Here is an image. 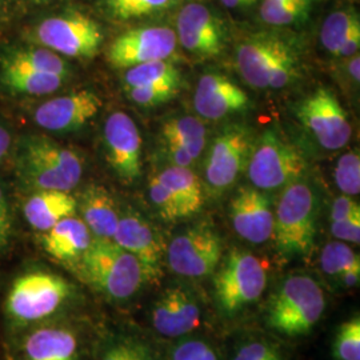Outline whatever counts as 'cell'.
<instances>
[{
  "instance_id": "cell-25",
  "label": "cell",
  "mask_w": 360,
  "mask_h": 360,
  "mask_svg": "<svg viewBox=\"0 0 360 360\" xmlns=\"http://www.w3.org/2000/svg\"><path fill=\"white\" fill-rule=\"evenodd\" d=\"M158 179L175 196L183 218L198 212L203 206L205 198L200 180L190 168L179 166L167 168L158 175Z\"/></svg>"
},
{
  "instance_id": "cell-19",
  "label": "cell",
  "mask_w": 360,
  "mask_h": 360,
  "mask_svg": "<svg viewBox=\"0 0 360 360\" xmlns=\"http://www.w3.org/2000/svg\"><path fill=\"white\" fill-rule=\"evenodd\" d=\"M231 221L238 235L260 245L272 238L274 210L264 193L254 188H242L232 199Z\"/></svg>"
},
{
  "instance_id": "cell-31",
  "label": "cell",
  "mask_w": 360,
  "mask_h": 360,
  "mask_svg": "<svg viewBox=\"0 0 360 360\" xmlns=\"http://www.w3.org/2000/svg\"><path fill=\"white\" fill-rule=\"evenodd\" d=\"M174 3L175 0H107V7L116 19L129 20L166 11Z\"/></svg>"
},
{
  "instance_id": "cell-49",
  "label": "cell",
  "mask_w": 360,
  "mask_h": 360,
  "mask_svg": "<svg viewBox=\"0 0 360 360\" xmlns=\"http://www.w3.org/2000/svg\"><path fill=\"white\" fill-rule=\"evenodd\" d=\"M255 0H221V3L229 7V8H236V7H242V6H250L252 4Z\"/></svg>"
},
{
  "instance_id": "cell-51",
  "label": "cell",
  "mask_w": 360,
  "mask_h": 360,
  "mask_svg": "<svg viewBox=\"0 0 360 360\" xmlns=\"http://www.w3.org/2000/svg\"><path fill=\"white\" fill-rule=\"evenodd\" d=\"M292 1H309L311 3V0H292Z\"/></svg>"
},
{
  "instance_id": "cell-6",
  "label": "cell",
  "mask_w": 360,
  "mask_h": 360,
  "mask_svg": "<svg viewBox=\"0 0 360 360\" xmlns=\"http://www.w3.org/2000/svg\"><path fill=\"white\" fill-rule=\"evenodd\" d=\"M71 296V284L59 275L32 271L11 284L4 311L11 323L23 327L52 316Z\"/></svg>"
},
{
  "instance_id": "cell-33",
  "label": "cell",
  "mask_w": 360,
  "mask_h": 360,
  "mask_svg": "<svg viewBox=\"0 0 360 360\" xmlns=\"http://www.w3.org/2000/svg\"><path fill=\"white\" fill-rule=\"evenodd\" d=\"M359 264V255L342 242H331L322 250L321 267L330 276L338 278L342 272Z\"/></svg>"
},
{
  "instance_id": "cell-37",
  "label": "cell",
  "mask_w": 360,
  "mask_h": 360,
  "mask_svg": "<svg viewBox=\"0 0 360 360\" xmlns=\"http://www.w3.org/2000/svg\"><path fill=\"white\" fill-rule=\"evenodd\" d=\"M148 195L159 215L165 220L183 218L179 203L176 202L175 196L160 180L158 179V176H153L148 180Z\"/></svg>"
},
{
  "instance_id": "cell-45",
  "label": "cell",
  "mask_w": 360,
  "mask_h": 360,
  "mask_svg": "<svg viewBox=\"0 0 360 360\" xmlns=\"http://www.w3.org/2000/svg\"><path fill=\"white\" fill-rule=\"evenodd\" d=\"M360 49V25L359 26L355 27L347 39L345 40L343 46L340 47V50L336 53V56L339 58H349V56H354L359 52Z\"/></svg>"
},
{
  "instance_id": "cell-26",
  "label": "cell",
  "mask_w": 360,
  "mask_h": 360,
  "mask_svg": "<svg viewBox=\"0 0 360 360\" xmlns=\"http://www.w3.org/2000/svg\"><path fill=\"white\" fill-rule=\"evenodd\" d=\"M127 89L143 86L179 87V70L167 60H154L131 67L124 75Z\"/></svg>"
},
{
  "instance_id": "cell-46",
  "label": "cell",
  "mask_w": 360,
  "mask_h": 360,
  "mask_svg": "<svg viewBox=\"0 0 360 360\" xmlns=\"http://www.w3.org/2000/svg\"><path fill=\"white\" fill-rule=\"evenodd\" d=\"M338 278H339L340 283L343 284V287H346V288L356 287L360 281V264L342 272Z\"/></svg>"
},
{
  "instance_id": "cell-39",
  "label": "cell",
  "mask_w": 360,
  "mask_h": 360,
  "mask_svg": "<svg viewBox=\"0 0 360 360\" xmlns=\"http://www.w3.org/2000/svg\"><path fill=\"white\" fill-rule=\"evenodd\" d=\"M169 360H218L215 349L205 340H183L172 348Z\"/></svg>"
},
{
  "instance_id": "cell-24",
  "label": "cell",
  "mask_w": 360,
  "mask_h": 360,
  "mask_svg": "<svg viewBox=\"0 0 360 360\" xmlns=\"http://www.w3.org/2000/svg\"><path fill=\"white\" fill-rule=\"evenodd\" d=\"M77 200L70 193L44 190L34 193L25 205V217L31 227L46 232L60 220L74 217Z\"/></svg>"
},
{
  "instance_id": "cell-1",
  "label": "cell",
  "mask_w": 360,
  "mask_h": 360,
  "mask_svg": "<svg viewBox=\"0 0 360 360\" xmlns=\"http://www.w3.org/2000/svg\"><path fill=\"white\" fill-rule=\"evenodd\" d=\"M236 67L254 89L281 90L294 83L300 74V58L290 39L281 34L250 35L236 50Z\"/></svg>"
},
{
  "instance_id": "cell-4",
  "label": "cell",
  "mask_w": 360,
  "mask_h": 360,
  "mask_svg": "<svg viewBox=\"0 0 360 360\" xmlns=\"http://www.w3.org/2000/svg\"><path fill=\"white\" fill-rule=\"evenodd\" d=\"M22 179L38 191L70 193L82 179L79 155L49 138H28L19 151Z\"/></svg>"
},
{
  "instance_id": "cell-2",
  "label": "cell",
  "mask_w": 360,
  "mask_h": 360,
  "mask_svg": "<svg viewBox=\"0 0 360 360\" xmlns=\"http://www.w3.org/2000/svg\"><path fill=\"white\" fill-rule=\"evenodd\" d=\"M84 282L112 300L135 295L144 282L142 266L112 239H95L77 260Z\"/></svg>"
},
{
  "instance_id": "cell-13",
  "label": "cell",
  "mask_w": 360,
  "mask_h": 360,
  "mask_svg": "<svg viewBox=\"0 0 360 360\" xmlns=\"http://www.w3.org/2000/svg\"><path fill=\"white\" fill-rule=\"evenodd\" d=\"M252 150L248 129L232 124L220 132L212 142L206 163V179L210 187L220 193L227 190L247 166Z\"/></svg>"
},
{
  "instance_id": "cell-11",
  "label": "cell",
  "mask_w": 360,
  "mask_h": 360,
  "mask_svg": "<svg viewBox=\"0 0 360 360\" xmlns=\"http://www.w3.org/2000/svg\"><path fill=\"white\" fill-rule=\"evenodd\" d=\"M223 252L218 233L206 226L183 232L168 245L169 269L186 278H203L217 269Z\"/></svg>"
},
{
  "instance_id": "cell-27",
  "label": "cell",
  "mask_w": 360,
  "mask_h": 360,
  "mask_svg": "<svg viewBox=\"0 0 360 360\" xmlns=\"http://www.w3.org/2000/svg\"><path fill=\"white\" fill-rule=\"evenodd\" d=\"M4 70L56 74L67 77L68 65L62 56L50 50H27L16 52L8 59Z\"/></svg>"
},
{
  "instance_id": "cell-38",
  "label": "cell",
  "mask_w": 360,
  "mask_h": 360,
  "mask_svg": "<svg viewBox=\"0 0 360 360\" xmlns=\"http://www.w3.org/2000/svg\"><path fill=\"white\" fill-rule=\"evenodd\" d=\"M178 91L179 87L172 86H143L127 89V94L134 103L143 107H153L166 103L178 94Z\"/></svg>"
},
{
  "instance_id": "cell-43",
  "label": "cell",
  "mask_w": 360,
  "mask_h": 360,
  "mask_svg": "<svg viewBox=\"0 0 360 360\" xmlns=\"http://www.w3.org/2000/svg\"><path fill=\"white\" fill-rule=\"evenodd\" d=\"M11 230H13V223H11L7 199L4 196L3 190L0 188V248H4L8 245Z\"/></svg>"
},
{
  "instance_id": "cell-30",
  "label": "cell",
  "mask_w": 360,
  "mask_h": 360,
  "mask_svg": "<svg viewBox=\"0 0 360 360\" xmlns=\"http://www.w3.org/2000/svg\"><path fill=\"white\" fill-rule=\"evenodd\" d=\"M309 4V1L264 0L260 6V18L271 26H288L307 15Z\"/></svg>"
},
{
  "instance_id": "cell-22",
  "label": "cell",
  "mask_w": 360,
  "mask_h": 360,
  "mask_svg": "<svg viewBox=\"0 0 360 360\" xmlns=\"http://www.w3.org/2000/svg\"><path fill=\"white\" fill-rule=\"evenodd\" d=\"M91 232L82 219L60 220L41 236V245L50 257L60 262H77L90 247Z\"/></svg>"
},
{
  "instance_id": "cell-8",
  "label": "cell",
  "mask_w": 360,
  "mask_h": 360,
  "mask_svg": "<svg viewBox=\"0 0 360 360\" xmlns=\"http://www.w3.org/2000/svg\"><path fill=\"white\" fill-rule=\"evenodd\" d=\"M307 163L294 144L267 129L252 146L247 162L248 178L257 190H276L299 179Z\"/></svg>"
},
{
  "instance_id": "cell-7",
  "label": "cell",
  "mask_w": 360,
  "mask_h": 360,
  "mask_svg": "<svg viewBox=\"0 0 360 360\" xmlns=\"http://www.w3.org/2000/svg\"><path fill=\"white\" fill-rule=\"evenodd\" d=\"M267 287V263L251 252L233 250L214 278L219 307L232 314L257 302Z\"/></svg>"
},
{
  "instance_id": "cell-12",
  "label": "cell",
  "mask_w": 360,
  "mask_h": 360,
  "mask_svg": "<svg viewBox=\"0 0 360 360\" xmlns=\"http://www.w3.org/2000/svg\"><path fill=\"white\" fill-rule=\"evenodd\" d=\"M176 32L168 27H144L129 30L119 35L108 50V62L116 68L167 60L176 51Z\"/></svg>"
},
{
  "instance_id": "cell-44",
  "label": "cell",
  "mask_w": 360,
  "mask_h": 360,
  "mask_svg": "<svg viewBox=\"0 0 360 360\" xmlns=\"http://www.w3.org/2000/svg\"><path fill=\"white\" fill-rule=\"evenodd\" d=\"M166 148H167V154L169 155L171 160L174 162L175 166L179 167H188L193 163V159L191 155L188 154L183 147H180L176 143L165 142Z\"/></svg>"
},
{
  "instance_id": "cell-15",
  "label": "cell",
  "mask_w": 360,
  "mask_h": 360,
  "mask_svg": "<svg viewBox=\"0 0 360 360\" xmlns=\"http://www.w3.org/2000/svg\"><path fill=\"white\" fill-rule=\"evenodd\" d=\"M175 32L181 47L196 56L215 58L224 50V25L205 4L184 6L178 13Z\"/></svg>"
},
{
  "instance_id": "cell-10",
  "label": "cell",
  "mask_w": 360,
  "mask_h": 360,
  "mask_svg": "<svg viewBox=\"0 0 360 360\" xmlns=\"http://www.w3.org/2000/svg\"><path fill=\"white\" fill-rule=\"evenodd\" d=\"M37 35L51 51L71 58H91L103 43L101 26L82 13L46 19L39 25Z\"/></svg>"
},
{
  "instance_id": "cell-50",
  "label": "cell",
  "mask_w": 360,
  "mask_h": 360,
  "mask_svg": "<svg viewBox=\"0 0 360 360\" xmlns=\"http://www.w3.org/2000/svg\"><path fill=\"white\" fill-rule=\"evenodd\" d=\"M31 1H34V3H37V4H44V3H47V1H50V0H31Z\"/></svg>"
},
{
  "instance_id": "cell-36",
  "label": "cell",
  "mask_w": 360,
  "mask_h": 360,
  "mask_svg": "<svg viewBox=\"0 0 360 360\" xmlns=\"http://www.w3.org/2000/svg\"><path fill=\"white\" fill-rule=\"evenodd\" d=\"M207 129L203 122L193 116H183L167 120L162 127L165 142H184L198 138H206Z\"/></svg>"
},
{
  "instance_id": "cell-14",
  "label": "cell",
  "mask_w": 360,
  "mask_h": 360,
  "mask_svg": "<svg viewBox=\"0 0 360 360\" xmlns=\"http://www.w3.org/2000/svg\"><path fill=\"white\" fill-rule=\"evenodd\" d=\"M107 160L119 179L132 183L142 171V138L135 122L123 111H115L104 123Z\"/></svg>"
},
{
  "instance_id": "cell-3",
  "label": "cell",
  "mask_w": 360,
  "mask_h": 360,
  "mask_svg": "<svg viewBox=\"0 0 360 360\" xmlns=\"http://www.w3.org/2000/svg\"><path fill=\"white\" fill-rule=\"evenodd\" d=\"M318 200L307 183L295 180L284 187L274 212L275 245L288 257L307 255L316 235Z\"/></svg>"
},
{
  "instance_id": "cell-29",
  "label": "cell",
  "mask_w": 360,
  "mask_h": 360,
  "mask_svg": "<svg viewBox=\"0 0 360 360\" xmlns=\"http://www.w3.org/2000/svg\"><path fill=\"white\" fill-rule=\"evenodd\" d=\"M359 25V15L354 8L339 10L330 13L324 20L321 30V41L323 47L336 56L349 32Z\"/></svg>"
},
{
  "instance_id": "cell-47",
  "label": "cell",
  "mask_w": 360,
  "mask_h": 360,
  "mask_svg": "<svg viewBox=\"0 0 360 360\" xmlns=\"http://www.w3.org/2000/svg\"><path fill=\"white\" fill-rule=\"evenodd\" d=\"M348 74L351 79L356 83H359L360 80V58L359 53L349 56V62L347 65Z\"/></svg>"
},
{
  "instance_id": "cell-42",
  "label": "cell",
  "mask_w": 360,
  "mask_h": 360,
  "mask_svg": "<svg viewBox=\"0 0 360 360\" xmlns=\"http://www.w3.org/2000/svg\"><path fill=\"white\" fill-rule=\"evenodd\" d=\"M360 212L359 203L355 202L352 199V196H348V195H342L339 196L331 208V221H339V220H343V219H347Z\"/></svg>"
},
{
  "instance_id": "cell-23",
  "label": "cell",
  "mask_w": 360,
  "mask_h": 360,
  "mask_svg": "<svg viewBox=\"0 0 360 360\" xmlns=\"http://www.w3.org/2000/svg\"><path fill=\"white\" fill-rule=\"evenodd\" d=\"M77 208L91 233L96 239H112L119 223L115 202L102 186L87 187L77 202Z\"/></svg>"
},
{
  "instance_id": "cell-35",
  "label": "cell",
  "mask_w": 360,
  "mask_h": 360,
  "mask_svg": "<svg viewBox=\"0 0 360 360\" xmlns=\"http://www.w3.org/2000/svg\"><path fill=\"white\" fill-rule=\"evenodd\" d=\"M334 356L338 360H360V319L354 316L343 323L335 338Z\"/></svg>"
},
{
  "instance_id": "cell-18",
  "label": "cell",
  "mask_w": 360,
  "mask_h": 360,
  "mask_svg": "<svg viewBox=\"0 0 360 360\" xmlns=\"http://www.w3.org/2000/svg\"><path fill=\"white\" fill-rule=\"evenodd\" d=\"M200 323V307L195 296L183 287H169L158 297L153 309L154 328L163 336L190 334Z\"/></svg>"
},
{
  "instance_id": "cell-32",
  "label": "cell",
  "mask_w": 360,
  "mask_h": 360,
  "mask_svg": "<svg viewBox=\"0 0 360 360\" xmlns=\"http://www.w3.org/2000/svg\"><path fill=\"white\" fill-rule=\"evenodd\" d=\"M101 360H156L148 345L132 336H119L104 347Z\"/></svg>"
},
{
  "instance_id": "cell-17",
  "label": "cell",
  "mask_w": 360,
  "mask_h": 360,
  "mask_svg": "<svg viewBox=\"0 0 360 360\" xmlns=\"http://www.w3.org/2000/svg\"><path fill=\"white\" fill-rule=\"evenodd\" d=\"M102 105V99L95 92L77 91L39 105L35 122L39 127L49 131H74L96 115Z\"/></svg>"
},
{
  "instance_id": "cell-9",
  "label": "cell",
  "mask_w": 360,
  "mask_h": 360,
  "mask_svg": "<svg viewBox=\"0 0 360 360\" xmlns=\"http://www.w3.org/2000/svg\"><path fill=\"white\" fill-rule=\"evenodd\" d=\"M296 115L326 150H340L351 139L352 129L347 114L338 96L327 87H319L300 101Z\"/></svg>"
},
{
  "instance_id": "cell-16",
  "label": "cell",
  "mask_w": 360,
  "mask_h": 360,
  "mask_svg": "<svg viewBox=\"0 0 360 360\" xmlns=\"http://www.w3.org/2000/svg\"><path fill=\"white\" fill-rule=\"evenodd\" d=\"M112 240L127 250L142 266L144 281L158 282L162 276L163 247L151 226L136 214L119 218Z\"/></svg>"
},
{
  "instance_id": "cell-41",
  "label": "cell",
  "mask_w": 360,
  "mask_h": 360,
  "mask_svg": "<svg viewBox=\"0 0 360 360\" xmlns=\"http://www.w3.org/2000/svg\"><path fill=\"white\" fill-rule=\"evenodd\" d=\"M331 233L339 240L359 245L360 212L339 221H331Z\"/></svg>"
},
{
  "instance_id": "cell-20",
  "label": "cell",
  "mask_w": 360,
  "mask_h": 360,
  "mask_svg": "<svg viewBox=\"0 0 360 360\" xmlns=\"http://www.w3.org/2000/svg\"><path fill=\"white\" fill-rule=\"evenodd\" d=\"M250 103L245 91L220 74H206L199 79L193 94V107L198 115L219 120L242 111Z\"/></svg>"
},
{
  "instance_id": "cell-21",
  "label": "cell",
  "mask_w": 360,
  "mask_h": 360,
  "mask_svg": "<svg viewBox=\"0 0 360 360\" xmlns=\"http://www.w3.org/2000/svg\"><path fill=\"white\" fill-rule=\"evenodd\" d=\"M75 333L65 326H40L30 331L23 343V360H77Z\"/></svg>"
},
{
  "instance_id": "cell-34",
  "label": "cell",
  "mask_w": 360,
  "mask_h": 360,
  "mask_svg": "<svg viewBox=\"0 0 360 360\" xmlns=\"http://www.w3.org/2000/svg\"><path fill=\"white\" fill-rule=\"evenodd\" d=\"M335 181L339 190L348 196L360 193V156L358 151H348L343 155L334 171Z\"/></svg>"
},
{
  "instance_id": "cell-48",
  "label": "cell",
  "mask_w": 360,
  "mask_h": 360,
  "mask_svg": "<svg viewBox=\"0 0 360 360\" xmlns=\"http://www.w3.org/2000/svg\"><path fill=\"white\" fill-rule=\"evenodd\" d=\"M11 146L10 132L0 124V160L7 155Z\"/></svg>"
},
{
  "instance_id": "cell-28",
  "label": "cell",
  "mask_w": 360,
  "mask_h": 360,
  "mask_svg": "<svg viewBox=\"0 0 360 360\" xmlns=\"http://www.w3.org/2000/svg\"><path fill=\"white\" fill-rule=\"evenodd\" d=\"M65 77L56 74L44 72H30V71H13L4 70L3 82L4 84L18 94L26 95H47L60 89Z\"/></svg>"
},
{
  "instance_id": "cell-5",
  "label": "cell",
  "mask_w": 360,
  "mask_h": 360,
  "mask_svg": "<svg viewBox=\"0 0 360 360\" xmlns=\"http://www.w3.org/2000/svg\"><path fill=\"white\" fill-rule=\"evenodd\" d=\"M326 296L319 283L304 274L291 275L272 295L267 309V324L279 334H309L321 321Z\"/></svg>"
},
{
  "instance_id": "cell-40",
  "label": "cell",
  "mask_w": 360,
  "mask_h": 360,
  "mask_svg": "<svg viewBox=\"0 0 360 360\" xmlns=\"http://www.w3.org/2000/svg\"><path fill=\"white\" fill-rule=\"evenodd\" d=\"M232 360H288L270 343L263 340L247 342L236 351Z\"/></svg>"
}]
</instances>
